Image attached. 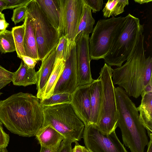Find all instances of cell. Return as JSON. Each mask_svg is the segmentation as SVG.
Returning a JSON list of instances; mask_svg holds the SVG:
<instances>
[{"label": "cell", "mask_w": 152, "mask_h": 152, "mask_svg": "<svg viewBox=\"0 0 152 152\" xmlns=\"http://www.w3.org/2000/svg\"><path fill=\"white\" fill-rule=\"evenodd\" d=\"M44 120L40 99L31 94L20 92L0 101V121L13 134L35 136Z\"/></svg>", "instance_id": "6da1fadb"}, {"label": "cell", "mask_w": 152, "mask_h": 152, "mask_svg": "<svg viewBox=\"0 0 152 152\" xmlns=\"http://www.w3.org/2000/svg\"><path fill=\"white\" fill-rule=\"evenodd\" d=\"M144 36L141 34L132 52L123 65L113 69L112 81L123 88L129 96L137 98L152 80V58H146Z\"/></svg>", "instance_id": "7a4b0ae2"}, {"label": "cell", "mask_w": 152, "mask_h": 152, "mask_svg": "<svg viewBox=\"0 0 152 152\" xmlns=\"http://www.w3.org/2000/svg\"><path fill=\"white\" fill-rule=\"evenodd\" d=\"M118 121L124 144L131 152H144L148 143L146 129L135 104L122 88H115Z\"/></svg>", "instance_id": "3957f363"}, {"label": "cell", "mask_w": 152, "mask_h": 152, "mask_svg": "<svg viewBox=\"0 0 152 152\" xmlns=\"http://www.w3.org/2000/svg\"><path fill=\"white\" fill-rule=\"evenodd\" d=\"M44 120L42 126L50 125L65 138L74 142L81 140L85 126L71 103L43 107Z\"/></svg>", "instance_id": "277c9868"}, {"label": "cell", "mask_w": 152, "mask_h": 152, "mask_svg": "<svg viewBox=\"0 0 152 152\" xmlns=\"http://www.w3.org/2000/svg\"><path fill=\"white\" fill-rule=\"evenodd\" d=\"M144 25L139 19L130 14L125 17L124 21L108 53L103 58L110 66H121L130 56Z\"/></svg>", "instance_id": "5b68a950"}, {"label": "cell", "mask_w": 152, "mask_h": 152, "mask_svg": "<svg viewBox=\"0 0 152 152\" xmlns=\"http://www.w3.org/2000/svg\"><path fill=\"white\" fill-rule=\"evenodd\" d=\"M113 69L105 63L99 73L102 86V99L99 114L95 126L102 133L109 134L117 128L118 115L112 81Z\"/></svg>", "instance_id": "8992f818"}, {"label": "cell", "mask_w": 152, "mask_h": 152, "mask_svg": "<svg viewBox=\"0 0 152 152\" xmlns=\"http://www.w3.org/2000/svg\"><path fill=\"white\" fill-rule=\"evenodd\" d=\"M27 9L33 23L39 60L42 61L58 45L60 35L58 30L49 21L36 0H32Z\"/></svg>", "instance_id": "52a82bcc"}, {"label": "cell", "mask_w": 152, "mask_h": 152, "mask_svg": "<svg viewBox=\"0 0 152 152\" xmlns=\"http://www.w3.org/2000/svg\"><path fill=\"white\" fill-rule=\"evenodd\" d=\"M125 20V17L112 16L99 20L89 40L91 60L103 59L108 53Z\"/></svg>", "instance_id": "ba28073f"}, {"label": "cell", "mask_w": 152, "mask_h": 152, "mask_svg": "<svg viewBox=\"0 0 152 152\" xmlns=\"http://www.w3.org/2000/svg\"><path fill=\"white\" fill-rule=\"evenodd\" d=\"M60 37L65 36L70 41H75L82 17L84 6L83 0H59Z\"/></svg>", "instance_id": "9c48e42d"}, {"label": "cell", "mask_w": 152, "mask_h": 152, "mask_svg": "<svg viewBox=\"0 0 152 152\" xmlns=\"http://www.w3.org/2000/svg\"><path fill=\"white\" fill-rule=\"evenodd\" d=\"M83 136L86 148L92 152H128L115 131L104 134L91 124L85 126Z\"/></svg>", "instance_id": "30bf717a"}, {"label": "cell", "mask_w": 152, "mask_h": 152, "mask_svg": "<svg viewBox=\"0 0 152 152\" xmlns=\"http://www.w3.org/2000/svg\"><path fill=\"white\" fill-rule=\"evenodd\" d=\"M89 35L82 34L75 39L77 53V86L89 85L94 80L90 68Z\"/></svg>", "instance_id": "8fae6325"}, {"label": "cell", "mask_w": 152, "mask_h": 152, "mask_svg": "<svg viewBox=\"0 0 152 152\" xmlns=\"http://www.w3.org/2000/svg\"><path fill=\"white\" fill-rule=\"evenodd\" d=\"M63 72L55 87L53 94H72L77 88V53L75 41L73 42L69 53L66 58Z\"/></svg>", "instance_id": "7c38bea8"}, {"label": "cell", "mask_w": 152, "mask_h": 152, "mask_svg": "<svg viewBox=\"0 0 152 152\" xmlns=\"http://www.w3.org/2000/svg\"><path fill=\"white\" fill-rule=\"evenodd\" d=\"M89 85L77 87L72 94L71 104L85 126L91 124V107Z\"/></svg>", "instance_id": "4fadbf2b"}, {"label": "cell", "mask_w": 152, "mask_h": 152, "mask_svg": "<svg viewBox=\"0 0 152 152\" xmlns=\"http://www.w3.org/2000/svg\"><path fill=\"white\" fill-rule=\"evenodd\" d=\"M55 47L42 61L38 74L36 83L37 92V96L42 99L44 88L54 69L56 56V48Z\"/></svg>", "instance_id": "5bb4252c"}, {"label": "cell", "mask_w": 152, "mask_h": 152, "mask_svg": "<svg viewBox=\"0 0 152 152\" xmlns=\"http://www.w3.org/2000/svg\"><path fill=\"white\" fill-rule=\"evenodd\" d=\"M140 104L137 109L140 121L147 132H152V84L151 80L141 94Z\"/></svg>", "instance_id": "9a60e30c"}, {"label": "cell", "mask_w": 152, "mask_h": 152, "mask_svg": "<svg viewBox=\"0 0 152 152\" xmlns=\"http://www.w3.org/2000/svg\"><path fill=\"white\" fill-rule=\"evenodd\" d=\"M35 136L41 146L57 151L62 141L65 138L50 125L42 126Z\"/></svg>", "instance_id": "2e32d148"}, {"label": "cell", "mask_w": 152, "mask_h": 152, "mask_svg": "<svg viewBox=\"0 0 152 152\" xmlns=\"http://www.w3.org/2000/svg\"><path fill=\"white\" fill-rule=\"evenodd\" d=\"M89 94L91 107V124L95 125L99 114L102 99V86L99 77L89 84Z\"/></svg>", "instance_id": "e0dca14e"}, {"label": "cell", "mask_w": 152, "mask_h": 152, "mask_svg": "<svg viewBox=\"0 0 152 152\" xmlns=\"http://www.w3.org/2000/svg\"><path fill=\"white\" fill-rule=\"evenodd\" d=\"M24 23L25 26L24 44L26 55L38 61L39 60L33 23L27 12Z\"/></svg>", "instance_id": "ac0fdd59"}, {"label": "cell", "mask_w": 152, "mask_h": 152, "mask_svg": "<svg viewBox=\"0 0 152 152\" xmlns=\"http://www.w3.org/2000/svg\"><path fill=\"white\" fill-rule=\"evenodd\" d=\"M37 77L35 68L28 67L22 60L19 67L14 72L12 82L15 86L26 87L36 84Z\"/></svg>", "instance_id": "d6986e66"}, {"label": "cell", "mask_w": 152, "mask_h": 152, "mask_svg": "<svg viewBox=\"0 0 152 152\" xmlns=\"http://www.w3.org/2000/svg\"><path fill=\"white\" fill-rule=\"evenodd\" d=\"M46 18L58 30L59 24V0H36Z\"/></svg>", "instance_id": "ffe728a7"}, {"label": "cell", "mask_w": 152, "mask_h": 152, "mask_svg": "<svg viewBox=\"0 0 152 152\" xmlns=\"http://www.w3.org/2000/svg\"><path fill=\"white\" fill-rule=\"evenodd\" d=\"M65 62L63 59L55 60L54 69L46 84L41 100L48 98L53 95L56 86L64 68Z\"/></svg>", "instance_id": "44dd1931"}, {"label": "cell", "mask_w": 152, "mask_h": 152, "mask_svg": "<svg viewBox=\"0 0 152 152\" xmlns=\"http://www.w3.org/2000/svg\"><path fill=\"white\" fill-rule=\"evenodd\" d=\"M95 22L92 15L91 9L84 3L83 15L75 39L82 33L89 35L92 31Z\"/></svg>", "instance_id": "7402d4cb"}, {"label": "cell", "mask_w": 152, "mask_h": 152, "mask_svg": "<svg viewBox=\"0 0 152 152\" xmlns=\"http://www.w3.org/2000/svg\"><path fill=\"white\" fill-rule=\"evenodd\" d=\"M129 4L128 0H108L102 10L103 16H116L124 12L125 7Z\"/></svg>", "instance_id": "603a6c76"}, {"label": "cell", "mask_w": 152, "mask_h": 152, "mask_svg": "<svg viewBox=\"0 0 152 152\" xmlns=\"http://www.w3.org/2000/svg\"><path fill=\"white\" fill-rule=\"evenodd\" d=\"M25 30L24 23L21 25L13 27L12 30L17 57L20 58L26 56L24 48V39Z\"/></svg>", "instance_id": "cb8c5ba5"}, {"label": "cell", "mask_w": 152, "mask_h": 152, "mask_svg": "<svg viewBox=\"0 0 152 152\" xmlns=\"http://www.w3.org/2000/svg\"><path fill=\"white\" fill-rule=\"evenodd\" d=\"M16 48L12 31L6 29L0 33V52L1 53L12 52Z\"/></svg>", "instance_id": "d4e9b609"}, {"label": "cell", "mask_w": 152, "mask_h": 152, "mask_svg": "<svg viewBox=\"0 0 152 152\" xmlns=\"http://www.w3.org/2000/svg\"><path fill=\"white\" fill-rule=\"evenodd\" d=\"M72 94L63 93L53 94L50 97L40 100L42 107L65 103H71Z\"/></svg>", "instance_id": "484cf974"}, {"label": "cell", "mask_w": 152, "mask_h": 152, "mask_svg": "<svg viewBox=\"0 0 152 152\" xmlns=\"http://www.w3.org/2000/svg\"><path fill=\"white\" fill-rule=\"evenodd\" d=\"M74 41H69L65 36H62L60 37L56 48V60L63 59L65 60L69 55Z\"/></svg>", "instance_id": "4316f807"}, {"label": "cell", "mask_w": 152, "mask_h": 152, "mask_svg": "<svg viewBox=\"0 0 152 152\" xmlns=\"http://www.w3.org/2000/svg\"><path fill=\"white\" fill-rule=\"evenodd\" d=\"M27 6H22L13 10L11 20L15 25L24 20L27 12Z\"/></svg>", "instance_id": "83f0119b"}, {"label": "cell", "mask_w": 152, "mask_h": 152, "mask_svg": "<svg viewBox=\"0 0 152 152\" xmlns=\"http://www.w3.org/2000/svg\"><path fill=\"white\" fill-rule=\"evenodd\" d=\"M14 74L0 65V90L12 81Z\"/></svg>", "instance_id": "f1b7e54d"}, {"label": "cell", "mask_w": 152, "mask_h": 152, "mask_svg": "<svg viewBox=\"0 0 152 152\" xmlns=\"http://www.w3.org/2000/svg\"><path fill=\"white\" fill-rule=\"evenodd\" d=\"M6 3L5 9H13L27 6L32 0H4Z\"/></svg>", "instance_id": "f546056e"}, {"label": "cell", "mask_w": 152, "mask_h": 152, "mask_svg": "<svg viewBox=\"0 0 152 152\" xmlns=\"http://www.w3.org/2000/svg\"><path fill=\"white\" fill-rule=\"evenodd\" d=\"M86 5L92 10L93 13H96L100 10L103 4V0H83Z\"/></svg>", "instance_id": "4dcf8cb0"}, {"label": "cell", "mask_w": 152, "mask_h": 152, "mask_svg": "<svg viewBox=\"0 0 152 152\" xmlns=\"http://www.w3.org/2000/svg\"><path fill=\"white\" fill-rule=\"evenodd\" d=\"M10 139L9 134L4 131L2 124L0 121V148H6L9 144Z\"/></svg>", "instance_id": "1f68e13d"}, {"label": "cell", "mask_w": 152, "mask_h": 152, "mask_svg": "<svg viewBox=\"0 0 152 152\" xmlns=\"http://www.w3.org/2000/svg\"><path fill=\"white\" fill-rule=\"evenodd\" d=\"M74 142L72 140L65 138L61 142L56 152H73L72 143Z\"/></svg>", "instance_id": "d6a6232c"}, {"label": "cell", "mask_w": 152, "mask_h": 152, "mask_svg": "<svg viewBox=\"0 0 152 152\" xmlns=\"http://www.w3.org/2000/svg\"><path fill=\"white\" fill-rule=\"evenodd\" d=\"M20 59L28 67L31 68H34L38 61L36 59L26 56H21Z\"/></svg>", "instance_id": "836d02e7"}, {"label": "cell", "mask_w": 152, "mask_h": 152, "mask_svg": "<svg viewBox=\"0 0 152 152\" xmlns=\"http://www.w3.org/2000/svg\"><path fill=\"white\" fill-rule=\"evenodd\" d=\"M9 23L6 21L4 14L1 12L0 14V30L4 31L8 27Z\"/></svg>", "instance_id": "e575fe53"}, {"label": "cell", "mask_w": 152, "mask_h": 152, "mask_svg": "<svg viewBox=\"0 0 152 152\" xmlns=\"http://www.w3.org/2000/svg\"><path fill=\"white\" fill-rule=\"evenodd\" d=\"M75 142V145L72 149L73 152H89L85 147L80 145L77 142Z\"/></svg>", "instance_id": "d590c367"}, {"label": "cell", "mask_w": 152, "mask_h": 152, "mask_svg": "<svg viewBox=\"0 0 152 152\" xmlns=\"http://www.w3.org/2000/svg\"><path fill=\"white\" fill-rule=\"evenodd\" d=\"M57 151L52 149L41 146L40 152H56Z\"/></svg>", "instance_id": "8d00e7d4"}, {"label": "cell", "mask_w": 152, "mask_h": 152, "mask_svg": "<svg viewBox=\"0 0 152 152\" xmlns=\"http://www.w3.org/2000/svg\"><path fill=\"white\" fill-rule=\"evenodd\" d=\"M150 141L148 145V150L147 152H152V136H149Z\"/></svg>", "instance_id": "74e56055"}, {"label": "cell", "mask_w": 152, "mask_h": 152, "mask_svg": "<svg viewBox=\"0 0 152 152\" xmlns=\"http://www.w3.org/2000/svg\"><path fill=\"white\" fill-rule=\"evenodd\" d=\"M6 6V3L4 0H0V12L5 10Z\"/></svg>", "instance_id": "f35d334b"}, {"label": "cell", "mask_w": 152, "mask_h": 152, "mask_svg": "<svg viewBox=\"0 0 152 152\" xmlns=\"http://www.w3.org/2000/svg\"><path fill=\"white\" fill-rule=\"evenodd\" d=\"M134 1L136 3L142 4L144 3H148L152 1L151 0H134Z\"/></svg>", "instance_id": "ab89813d"}, {"label": "cell", "mask_w": 152, "mask_h": 152, "mask_svg": "<svg viewBox=\"0 0 152 152\" xmlns=\"http://www.w3.org/2000/svg\"><path fill=\"white\" fill-rule=\"evenodd\" d=\"M0 152H8L6 148H0Z\"/></svg>", "instance_id": "60d3db41"}, {"label": "cell", "mask_w": 152, "mask_h": 152, "mask_svg": "<svg viewBox=\"0 0 152 152\" xmlns=\"http://www.w3.org/2000/svg\"><path fill=\"white\" fill-rule=\"evenodd\" d=\"M4 31H1L0 30V33Z\"/></svg>", "instance_id": "b9f144b4"}, {"label": "cell", "mask_w": 152, "mask_h": 152, "mask_svg": "<svg viewBox=\"0 0 152 152\" xmlns=\"http://www.w3.org/2000/svg\"><path fill=\"white\" fill-rule=\"evenodd\" d=\"M2 94V93L0 92V95H1Z\"/></svg>", "instance_id": "7bdbcfd3"}, {"label": "cell", "mask_w": 152, "mask_h": 152, "mask_svg": "<svg viewBox=\"0 0 152 152\" xmlns=\"http://www.w3.org/2000/svg\"><path fill=\"white\" fill-rule=\"evenodd\" d=\"M88 151H89V152H92L91 151H89V150H88Z\"/></svg>", "instance_id": "ee69618b"}, {"label": "cell", "mask_w": 152, "mask_h": 152, "mask_svg": "<svg viewBox=\"0 0 152 152\" xmlns=\"http://www.w3.org/2000/svg\"><path fill=\"white\" fill-rule=\"evenodd\" d=\"M1 12H0V14L1 13Z\"/></svg>", "instance_id": "f6af8a7d"}]
</instances>
